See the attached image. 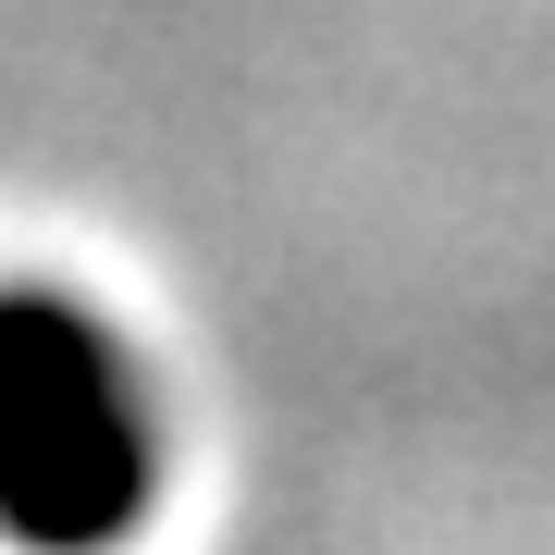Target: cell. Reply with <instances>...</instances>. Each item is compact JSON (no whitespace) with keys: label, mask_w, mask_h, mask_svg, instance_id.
Returning <instances> with one entry per match:
<instances>
[{"label":"cell","mask_w":555,"mask_h":555,"mask_svg":"<svg viewBox=\"0 0 555 555\" xmlns=\"http://www.w3.org/2000/svg\"><path fill=\"white\" fill-rule=\"evenodd\" d=\"M160 494V433L112 321L50 284L0 297V543L13 555H112Z\"/></svg>","instance_id":"cell-1"}]
</instances>
